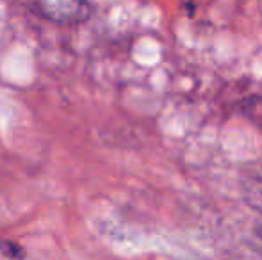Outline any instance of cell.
Segmentation results:
<instances>
[{
	"label": "cell",
	"instance_id": "3",
	"mask_svg": "<svg viewBox=\"0 0 262 260\" xmlns=\"http://www.w3.org/2000/svg\"><path fill=\"white\" fill-rule=\"evenodd\" d=\"M257 233H259V235L262 237V228H259V230H257Z\"/></svg>",
	"mask_w": 262,
	"mask_h": 260
},
{
	"label": "cell",
	"instance_id": "2",
	"mask_svg": "<svg viewBox=\"0 0 262 260\" xmlns=\"http://www.w3.org/2000/svg\"><path fill=\"white\" fill-rule=\"evenodd\" d=\"M0 255H4V257L9 260H25L27 251L18 243H14V241L0 239Z\"/></svg>",
	"mask_w": 262,
	"mask_h": 260
},
{
	"label": "cell",
	"instance_id": "1",
	"mask_svg": "<svg viewBox=\"0 0 262 260\" xmlns=\"http://www.w3.org/2000/svg\"><path fill=\"white\" fill-rule=\"evenodd\" d=\"M245 200L252 208L262 214V177H253L245 187Z\"/></svg>",
	"mask_w": 262,
	"mask_h": 260
}]
</instances>
